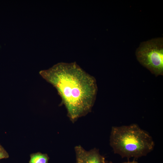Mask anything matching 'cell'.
Returning a JSON list of instances; mask_svg holds the SVG:
<instances>
[{
	"label": "cell",
	"instance_id": "4",
	"mask_svg": "<svg viewBox=\"0 0 163 163\" xmlns=\"http://www.w3.org/2000/svg\"><path fill=\"white\" fill-rule=\"evenodd\" d=\"M74 149L76 163H104L105 160L96 148L86 151L80 145H78Z\"/></svg>",
	"mask_w": 163,
	"mask_h": 163
},
{
	"label": "cell",
	"instance_id": "2",
	"mask_svg": "<svg viewBox=\"0 0 163 163\" xmlns=\"http://www.w3.org/2000/svg\"><path fill=\"white\" fill-rule=\"evenodd\" d=\"M109 142L114 154L128 159L146 156L155 146L149 133L136 123L112 126Z\"/></svg>",
	"mask_w": 163,
	"mask_h": 163
},
{
	"label": "cell",
	"instance_id": "5",
	"mask_svg": "<svg viewBox=\"0 0 163 163\" xmlns=\"http://www.w3.org/2000/svg\"><path fill=\"white\" fill-rule=\"evenodd\" d=\"M29 163H48L49 157L47 154L38 152L31 154Z\"/></svg>",
	"mask_w": 163,
	"mask_h": 163
},
{
	"label": "cell",
	"instance_id": "3",
	"mask_svg": "<svg viewBox=\"0 0 163 163\" xmlns=\"http://www.w3.org/2000/svg\"><path fill=\"white\" fill-rule=\"evenodd\" d=\"M135 55L140 63L155 76L163 75V37L141 42L136 51Z\"/></svg>",
	"mask_w": 163,
	"mask_h": 163
},
{
	"label": "cell",
	"instance_id": "7",
	"mask_svg": "<svg viewBox=\"0 0 163 163\" xmlns=\"http://www.w3.org/2000/svg\"><path fill=\"white\" fill-rule=\"evenodd\" d=\"M109 163H113L111 161H110ZM122 163H139L137 161L135 160L132 161H128L127 162H124Z\"/></svg>",
	"mask_w": 163,
	"mask_h": 163
},
{
	"label": "cell",
	"instance_id": "1",
	"mask_svg": "<svg viewBox=\"0 0 163 163\" xmlns=\"http://www.w3.org/2000/svg\"><path fill=\"white\" fill-rule=\"evenodd\" d=\"M57 90L72 123L90 112L97 88L95 78L75 63H60L40 72Z\"/></svg>",
	"mask_w": 163,
	"mask_h": 163
},
{
	"label": "cell",
	"instance_id": "8",
	"mask_svg": "<svg viewBox=\"0 0 163 163\" xmlns=\"http://www.w3.org/2000/svg\"><path fill=\"white\" fill-rule=\"evenodd\" d=\"M104 163H109L108 161H107L105 159L104 161Z\"/></svg>",
	"mask_w": 163,
	"mask_h": 163
},
{
	"label": "cell",
	"instance_id": "6",
	"mask_svg": "<svg viewBox=\"0 0 163 163\" xmlns=\"http://www.w3.org/2000/svg\"><path fill=\"white\" fill-rule=\"evenodd\" d=\"M9 157V155L8 153L0 144V159L8 158Z\"/></svg>",
	"mask_w": 163,
	"mask_h": 163
}]
</instances>
